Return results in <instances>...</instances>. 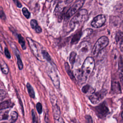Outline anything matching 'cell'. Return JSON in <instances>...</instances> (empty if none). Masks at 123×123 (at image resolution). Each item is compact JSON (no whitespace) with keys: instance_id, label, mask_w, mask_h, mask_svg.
Masks as SVG:
<instances>
[{"instance_id":"obj_1","label":"cell","mask_w":123,"mask_h":123,"mask_svg":"<svg viewBox=\"0 0 123 123\" xmlns=\"http://www.w3.org/2000/svg\"><path fill=\"white\" fill-rule=\"evenodd\" d=\"M87 17V11L86 9H81L73 17L70 21L69 26L71 30L74 29L76 26L84 22Z\"/></svg>"},{"instance_id":"obj_2","label":"cell","mask_w":123,"mask_h":123,"mask_svg":"<svg viewBox=\"0 0 123 123\" xmlns=\"http://www.w3.org/2000/svg\"><path fill=\"white\" fill-rule=\"evenodd\" d=\"M95 67V61L91 57H88L85 60L82 68V74L86 77L93 71Z\"/></svg>"},{"instance_id":"obj_3","label":"cell","mask_w":123,"mask_h":123,"mask_svg":"<svg viewBox=\"0 0 123 123\" xmlns=\"http://www.w3.org/2000/svg\"><path fill=\"white\" fill-rule=\"evenodd\" d=\"M109 43V39L106 36L100 37L96 42L92 49V54L93 55H97L98 53L107 46Z\"/></svg>"},{"instance_id":"obj_4","label":"cell","mask_w":123,"mask_h":123,"mask_svg":"<svg viewBox=\"0 0 123 123\" xmlns=\"http://www.w3.org/2000/svg\"><path fill=\"white\" fill-rule=\"evenodd\" d=\"M27 40L28 42V44L30 46V47L34 54V55L39 60L41 59V56L40 55L42 54V50H41L40 45L35 41L32 39L31 38L27 37Z\"/></svg>"},{"instance_id":"obj_5","label":"cell","mask_w":123,"mask_h":123,"mask_svg":"<svg viewBox=\"0 0 123 123\" xmlns=\"http://www.w3.org/2000/svg\"><path fill=\"white\" fill-rule=\"evenodd\" d=\"M71 2H72V0H61L59 1L54 10V13L59 20V21L62 20L63 12L65 10L66 6L69 3Z\"/></svg>"},{"instance_id":"obj_6","label":"cell","mask_w":123,"mask_h":123,"mask_svg":"<svg viewBox=\"0 0 123 123\" xmlns=\"http://www.w3.org/2000/svg\"><path fill=\"white\" fill-rule=\"evenodd\" d=\"M84 2V0L76 1L67 10V12L65 14V18L67 19L70 18L82 7Z\"/></svg>"},{"instance_id":"obj_7","label":"cell","mask_w":123,"mask_h":123,"mask_svg":"<svg viewBox=\"0 0 123 123\" xmlns=\"http://www.w3.org/2000/svg\"><path fill=\"white\" fill-rule=\"evenodd\" d=\"M48 75L51 80L54 86L58 89L60 87V79L55 69L52 67H49L47 69Z\"/></svg>"},{"instance_id":"obj_8","label":"cell","mask_w":123,"mask_h":123,"mask_svg":"<svg viewBox=\"0 0 123 123\" xmlns=\"http://www.w3.org/2000/svg\"><path fill=\"white\" fill-rule=\"evenodd\" d=\"M106 94V91L105 90H101L90 95L89 97V99L92 103L94 104H97L103 99Z\"/></svg>"},{"instance_id":"obj_9","label":"cell","mask_w":123,"mask_h":123,"mask_svg":"<svg viewBox=\"0 0 123 123\" xmlns=\"http://www.w3.org/2000/svg\"><path fill=\"white\" fill-rule=\"evenodd\" d=\"M52 111L55 123H64L62 117L59 107L56 104L53 105Z\"/></svg>"},{"instance_id":"obj_10","label":"cell","mask_w":123,"mask_h":123,"mask_svg":"<svg viewBox=\"0 0 123 123\" xmlns=\"http://www.w3.org/2000/svg\"><path fill=\"white\" fill-rule=\"evenodd\" d=\"M105 21V16L103 14H99L93 19L91 24L94 28H99L104 24Z\"/></svg>"},{"instance_id":"obj_11","label":"cell","mask_w":123,"mask_h":123,"mask_svg":"<svg viewBox=\"0 0 123 123\" xmlns=\"http://www.w3.org/2000/svg\"><path fill=\"white\" fill-rule=\"evenodd\" d=\"M96 111L97 115L99 118L105 117L109 113V109L104 103H102L97 106L96 108Z\"/></svg>"},{"instance_id":"obj_12","label":"cell","mask_w":123,"mask_h":123,"mask_svg":"<svg viewBox=\"0 0 123 123\" xmlns=\"http://www.w3.org/2000/svg\"><path fill=\"white\" fill-rule=\"evenodd\" d=\"M90 44L87 41L82 42L79 45V51L81 53H86L88 52L91 49Z\"/></svg>"},{"instance_id":"obj_13","label":"cell","mask_w":123,"mask_h":123,"mask_svg":"<svg viewBox=\"0 0 123 123\" xmlns=\"http://www.w3.org/2000/svg\"><path fill=\"white\" fill-rule=\"evenodd\" d=\"M12 48L13 49V50L14 51V52L15 53V54L16 55V58H17V64H18V68H19V70H21L23 68V62L22 61L19 52V51L18 50V49H17V48L16 47L15 48Z\"/></svg>"},{"instance_id":"obj_14","label":"cell","mask_w":123,"mask_h":123,"mask_svg":"<svg viewBox=\"0 0 123 123\" xmlns=\"http://www.w3.org/2000/svg\"><path fill=\"white\" fill-rule=\"evenodd\" d=\"M30 25L31 27L35 29L37 33H40L42 32L41 27L38 25L37 22L35 19H32L30 21Z\"/></svg>"},{"instance_id":"obj_15","label":"cell","mask_w":123,"mask_h":123,"mask_svg":"<svg viewBox=\"0 0 123 123\" xmlns=\"http://www.w3.org/2000/svg\"><path fill=\"white\" fill-rule=\"evenodd\" d=\"M13 104L10 100H7L0 103V110H2L9 108L12 107Z\"/></svg>"},{"instance_id":"obj_16","label":"cell","mask_w":123,"mask_h":123,"mask_svg":"<svg viewBox=\"0 0 123 123\" xmlns=\"http://www.w3.org/2000/svg\"><path fill=\"white\" fill-rule=\"evenodd\" d=\"M9 111H0V121L9 120L10 114H9Z\"/></svg>"},{"instance_id":"obj_17","label":"cell","mask_w":123,"mask_h":123,"mask_svg":"<svg viewBox=\"0 0 123 123\" xmlns=\"http://www.w3.org/2000/svg\"><path fill=\"white\" fill-rule=\"evenodd\" d=\"M82 91L84 93H90L91 95L94 93V89L90 86L87 85L84 86L82 89Z\"/></svg>"},{"instance_id":"obj_18","label":"cell","mask_w":123,"mask_h":123,"mask_svg":"<svg viewBox=\"0 0 123 123\" xmlns=\"http://www.w3.org/2000/svg\"><path fill=\"white\" fill-rule=\"evenodd\" d=\"M82 36V32H78L77 33H76L73 37L72 40H71V44H76L78 41L79 40L80 38H81V37Z\"/></svg>"},{"instance_id":"obj_19","label":"cell","mask_w":123,"mask_h":123,"mask_svg":"<svg viewBox=\"0 0 123 123\" xmlns=\"http://www.w3.org/2000/svg\"><path fill=\"white\" fill-rule=\"evenodd\" d=\"M0 67L3 74H8L9 72V68L7 64L3 61H1L0 62Z\"/></svg>"},{"instance_id":"obj_20","label":"cell","mask_w":123,"mask_h":123,"mask_svg":"<svg viewBox=\"0 0 123 123\" xmlns=\"http://www.w3.org/2000/svg\"><path fill=\"white\" fill-rule=\"evenodd\" d=\"M26 87H27V91H28V94H29L30 97L31 98H35V91L34 90L33 87L31 86V85H30V84L29 83H27Z\"/></svg>"},{"instance_id":"obj_21","label":"cell","mask_w":123,"mask_h":123,"mask_svg":"<svg viewBox=\"0 0 123 123\" xmlns=\"http://www.w3.org/2000/svg\"><path fill=\"white\" fill-rule=\"evenodd\" d=\"M115 39L116 41L121 44L123 42V33L121 31H118L116 33Z\"/></svg>"},{"instance_id":"obj_22","label":"cell","mask_w":123,"mask_h":123,"mask_svg":"<svg viewBox=\"0 0 123 123\" xmlns=\"http://www.w3.org/2000/svg\"><path fill=\"white\" fill-rule=\"evenodd\" d=\"M64 67H65V70H66L67 74H68V75L70 76V77L72 79H74V75L72 71H71L70 66L67 62H65L64 63Z\"/></svg>"},{"instance_id":"obj_23","label":"cell","mask_w":123,"mask_h":123,"mask_svg":"<svg viewBox=\"0 0 123 123\" xmlns=\"http://www.w3.org/2000/svg\"><path fill=\"white\" fill-rule=\"evenodd\" d=\"M42 55L44 57V59H45L48 62H49V63H50L51 64L53 63L52 61L51 60V58L49 54V53L45 50H42Z\"/></svg>"},{"instance_id":"obj_24","label":"cell","mask_w":123,"mask_h":123,"mask_svg":"<svg viewBox=\"0 0 123 123\" xmlns=\"http://www.w3.org/2000/svg\"><path fill=\"white\" fill-rule=\"evenodd\" d=\"M18 38L19 43L21 45L22 49H24V50L25 49L26 47V46H25V40L24 38L20 34H19L18 35Z\"/></svg>"},{"instance_id":"obj_25","label":"cell","mask_w":123,"mask_h":123,"mask_svg":"<svg viewBox=\"0 0 123 123\" xmlns=\"http://www.w3.org/2000/svg\"><path fill=\"white\" fill-rule=\"evenodd\" d=\"M17 117H18L17 113L15 111H13L11 112L10 113V117L9 121L10 122V123L14 122L17 120Z\"/></svg>"},{"instance_id":"obj_26","label":"cell","mask_w":123,"mask_h":123,"mask_svg":"<svg viewBox=\"0 0 123 123\" xmlns=\"http://www.w3.org/2000/svg\"><path fill=\"white\" fill-rule=\"evenodd\" d=\"M76 56V53L75 52L72 51L70 53V56H69V61L72 66H73L74 63L75 62Z\"/></svg>"},{"instance_id":"obj_27","label":"cell","mask_w":123,"mask_h":123,"mask_svg":"<svg viewBox=\"0 0 123 123\" xmlns=\"http://www.w3.org/2000/svg\"><path fill=\"white\" fill-rule=\"evenodd\" d=\"M22 12L23 14H24V15L27 18V19H29L30 17V12H29V11L28 10V9L25 8V7H24L22 9Z\"/></svg>"},{"instance_id":"obj_28","label":"cell","mask_w":123,"mask_h":123,"mask_svg":"<svg viewBox=\"0 0 123 123\" xmlns=\"http://www.w3.org/2000/svg\"><path fill=\"white\" fill-rule=\"evenodd\" d=\"M6 92L5 90L2 89H0V102L6 96Z\"/></svg>"},{"instance_id":"obj_29","label":"cell","mask_w":123,"mask_h":123,"mask_svg":"<svg viewBox=\"0 0 123 123\" xmlns=\"http://www.w3.org/2000/svg\"><path fill=\"white\" fill-rule=\"evenodd\" d=\"M36 108L37 110V111L39 114L41 113L42 111V104L40 102H38L36 105Z\"/></svg>"},{"instance_id":"obj_30","label":"cell","mask_w":123,"mask_h":123,"mask_svg":"<svg viewBox=\"0 0 123 123\" xmlns=\"http://www.w3.org/2000/svg\"><path fill=\"white\" fill-rule=\"evenodd\" d=\"M0 18H1V20H5L6 18L4 12L1 7H0Z\"/></svg>"},{"instance_id":"obj_31","label":"cell","mask_w":123,"mask_h":123,"mask_svg":"<svg viewBox=\"0 0 123 123\" xmlns=\"http://www.w3.org/2000/svg\"><path fill=\"white\" fill-rule=\"evenodd\" d=\"M4 53H5V55L7 57V58H8V59H10L11 58V54H10L8 49L6 47H5L4 48Z\"/></svg>"},{"instance_id":"obj_32","label":"cell","mask_w":123,"mask_h":123,"mask_svg":"<svg viewBox=\"0 0 123 123\" xmlns=\"http://www.w3.org/2000/svg\"><path fill=\"white\" fill-rule=\"evenodd\" d=\"M86 120L87 123H93L92 119L89 115L86 116Z\"/></svg>"},{"instance_id":"obj_33","label":"cell","mask_w":123,"mask_h":123,"mask_svg":"<svg viewBox=\"0 0 123 123\" xmlns=\"http://www.w3.org/2000/svg\"><path fill=\"white\" fill-rule=\"evenodd\" d=\"M14 2L15 3L16 6L18 7V8H21L22 6V5L21 4V3L18 1V0H14Z\"/></svg>"},{"instance_id":"obj_34","label":"cell","mask_w":123,"mask_h":123,"mask_svg":"<svg viewBox=\"0 0 123 123\" xmlns=\"http://www.w3.org/2000/svg\"><path fill=\"white\" fill-rule=\"evenodd\" d=\"M32 115L33 121V122H35V111L33 110L32 111Z\"/></svg>"},{"instance_id":"obj_35","label":"cell","mask_w":123,"mask_h":123,"mask_svg":"<svg viewBox=\"0 0 123 123\" xmlns=\"http://www.w3.org/2000/svg\"><path fill=\"white\" fill-rule=\"evenodd\" d=\"M120 46H121V49L123 51V42L120 44Z\"/></svg>"},{"instance_id":"obj_36","label":"cell","mask_w":123,"mask_h":123,"mask_svg":"<svg viewBox=\"0 0 123 123\" xmlns=\"http://www.w3.org/2000/svg\"><path fill=\"white\" fill-rule=\"evenodd\" d=\"M0 51L1 52H2V49H1V46H0Z\"/></svg>"},{"instance_id":"obj_37","label":"cell","mask_w":123,"mask_h":123,"mask_svg":"<svg viewBox=\"0 0 123 123\" xmlns=\"http://www.w3.org/2000/svg\"><path fill=\"white\" fill-rule=\"evenodd\" d=\"M122 117L123 118V111L122 112Z\"/></svg>"}]
</instances>
